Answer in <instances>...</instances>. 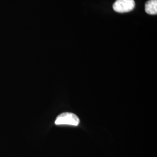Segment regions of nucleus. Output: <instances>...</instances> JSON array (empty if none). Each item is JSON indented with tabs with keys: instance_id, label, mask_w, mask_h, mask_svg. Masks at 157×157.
<instances>
[{
	"instance_id": "f257e3e1",
	"label": "nucleus",
	"mask_w": 157,
	"mask_h": 157,
	"mask_svg": "<svg viewBox=\"0 0 157 157\" xmlns=\"http://www.w3.org/2000/svg\"><path fill=\"white\" fill-rule=\"evenodd\" d=\"M80 122L78 117L71 112H64L58 115L55 121L56 125L67 124L78 126Z\"/></svg>"
},
{
	"instance_id": "7ed1b4c3",
	"label": "nucleus",
	"mask_w": 157,
	"mask_h": 157,
	"mask_svg": "<svg viewBox=\"0 0 157 157\" xmlns=\"http://www.w3.org/2000/svg\"><path fill=\"white\" fill-rule=\"evenodd\" d=\"M145 11L149 15H157V0H149L145 4Z\"/></svg>"
},
{
	"instance_id": "f03ea898",
	"label": "nucleus",
	"mask_w": 157,
	"mask_h": 157,
	"mask_svg": "<svg viewBox=\"0 0 157 157\" xmlns=\"http://www.w3.org/2000/svg\"><path fill=\"white\" fill-rule=\"evenodd\" d=\"M135 7L134 0H117L113 4V10L118 13H125L132 11Z\"/></svg>"
}]
</instances>
